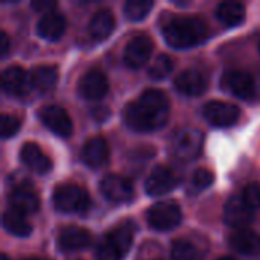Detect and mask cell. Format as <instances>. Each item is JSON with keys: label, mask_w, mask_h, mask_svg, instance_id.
<instances>
[{"label": "cell", "mask_w": 260, "mask_h": 260, "mask_svg": "<svg viewBox=\"0 0 260 260\" xmlns=\"http://www.w3.org/2000/svg\"><path fill=\"white\" fill-rule=\"evenodd\" d=\"M169 102L163 91L146 90L142 96L129 102L123 110L125 123L139 133L161 128L169 119Z\"/></svg>", "instance_id": "cell-1"}, {"label": "cell", "mask_w": 260, "mask_h": 260, "mask_svg": "<svg viewBox=\"0 0 260 260\" xmlns=\"http://www.w3.org/2000/svg\"><path fill=\"white\" fill-rule=\"evenodd\" d=\"M163 35L174 49H189L207 40L209 27L198 17H174L165 24Z\"/></svg>", "instance_id": "cell-2"}, {"label": "cell", "mask_w": 260, "mask_h": 260, "mask_svg": "<svg viewBox=\"0 0 260 260\" xmlns=\"http://www.w3.org/2000/svg\"><path fill=\"white\" fill-rule=\"evenodd\" d=\"M134 239V225L123 222L108 232L98 245V260H122Z\"/></svg>", "instance_id": "cell-3"}, {"label": "cell", "mask_w": 260, "mask_h": 260, "mask_svg": "<svg viewBox=\"0 0 260 260\" xmlns=\"http://www.w3.org/2000/svg\"><path fill=\"white\" fill-rule=\"evenodd\" d=\"M53 204L64 213H84L90 206L87 192L78 184H61L53 192Z\"/></svg>", "instance_id": "cell-4"}, {"label": "cell", "mask_w": 260, "mask_h": 260, "mask_svg": "<svg viewBox=\"0 0 260 260\" xmlns=\"http://www.w3.org/2000/svg\"><path fill=\"white\" fill-rule=\"evenodd\" d=\"M204 136L198 128L186 126L180 129L172 140V154L183 161L197 158L203 149Z\"/></svg>", "instance_id": "cell-5"}, {"label": "cell", "mask_w": 260, "mask_h": 260, "mask_svg": "<svg viewBox=\"0 0 260 260\" xmlns=\"http://www.w3.org/2000/svg\"><path fill=\"white\" fill-rule=\"evenodd\" d=\"M148 222L154 230L158 232H168L171 229H175L181 222V209L174 201H161L154 204L148 210Z\"/></svg>", "instance_id": "cell-6"}, {"label": "cell", "mask_w": 260, "mask_h": 260, "mask_svg": "<svg viewBox=\"0 0 260 260\" xmlns=\"http://www.w3.org/2000/svg\"><path fill=\"white\" fill-rule=\"evenodd\" d=\"M254 219V209L244 200V197H233L224 206V221L227 225L241 230L247 229Z\"/></svg>", "instance_id": "cell-7"}, {"label": "cell", "mask_w": 260, "mask_h": 260, "mask_svg": "<svg viewBox=\"0 0 260 260\" xmlns=\"http://www.w3.org/2000/svg\"><path fill=\"white\" fill-rule=\"evenodd\" d=\"M203 114L213 126L227 128L238 122L241 111L236 105L222 102V101H212L207 102L203 108Z\"/></svg>", "instance_id": "cell-8"}, {"label": "cell", "mask_w": 260, "mask_h": 260, "mask_svg": "<svg viewBox=\"0 0 260 260\" xmlns=\"http://www.w3.org/2000/svg\"><path fill=\"white\" fill-rule=\"evenodd\" d=\"M46 128L59 137H69L73 131V122L69 113L59 105H46L38 113Z\"/></svg>", "instance_id": "cell-9"}, {"label": "cell", "mask_w": 260, "mask_h": 260, "mask_svg": "<svg viewBox=\"0 0 260 260\" xmlns=\"http://www.w3.org/2000/svg\"><path fill=\"white\" fill-rule=\"evenodd\" d=\"M178 183L175 172L168 166H157L146 178L145 190L151 197H161L169 193Z\"/></svg>", "instance_id": "cell-10"}, {"label": "cell", "mask_w": 260, "mask_h": 260, "mask_svg": "<svg viewBox=\"0 0 260 260\" xmlns=\"http://www.w3.org/2000/svg\"><path fill=\"white\" fill-rule=\"evenodd\" d=\"M152 53V41L146 35L134 37L125 47L123 52V62L131 69L143 67Z\"/></svg>", "instance_id": "cell-11"}, {"label": "cell", "mask_w": 260, "mask_h": 260, "mask_svg": "<svg viewBox=\"0 0 260 260\" xmlns=\"http://www.w3.org/2000/svg\"><path fill=\"white\" fill-rule=\"evenodd\" d=\"M222 88L239 99H248L253 96L256 84L250 73L242 70H230L222 76Z\"/></svg>", "instance_id": "cell-12"}, {"label": "cell", "mask_w": 260, "mask_h": 260, "mask_svg": "<svg viewBox=\"0 0 260 260\" xmlns=\"http://www.w3.org/2000/svg\"><path fill=\"white\" fill-rule=\"evenodd\" d=\"M102 195L113 203H128L134 197L131 183L120 175H107L101 181Z\"/></svg>", "instance_id": "cell-13"}, {"label": "cell", "mask_w": 260, "mask_h": 260, "mask_svg": "<svg viewBox=\"0 0 260 260\" xmlns=\"http://www.w3.org/2000/svg\"><path fill=\"white\" fill-rule=\"evenodd\" d=\"M2 85L8 94L24 96L32 88L30 73L18 66H11L2 73Z\"/></svg>", "instance_id": "cell-14"}, {"label": "cell", "mask_w": 260, "mask_h": 260, "mask_svg": "<svg viewBox=\"0 0 260 260\" xmlns=\"http://www.w3.org/2000/svg\"><path fill=\"white\" fill-rule=\"evenodd\" d=\"M78 91L84 99L88 101L102 99L108 91V79L101 70H90L81 78Z\"/></svg>", "instance_id": "cell-15"}, {"label": "cell", "mask_w": 260, "mask_h": 260, "mask_svg": "<svg viewBox=\"0 0 260 260\" xmlns=\"http://www.w3.org/2000/svg\"><path fill=\"white\" fill-rule=\"evenodd\" d=\"M20 158L23 165L37 174H47L52 169V160L44 154V151L37 143H24L20 151Z\"/></svg>", "instance_id": "cell-16"}, {"label": "cell", "mask_w": 260, "mask_h": 260, "mask_svg": "<svg viewBox=\"0 0 260 260\" xmlns=\"http://www.w3.org/2000/svg\"><path fill=\"white\" fill-rule=\"evenodd\" d=\"M9 206L12 210L21 213V215H30L35 213L40 209V198L38 195L27 186L15 187L9 195Z\"/></svg>", "instance_id": "cell-17"}, {"label": "cell", "mask_w": 260, "mask_h": 260, "mask_svg": "<svg viewBox=\"0 0 260 260\" xmlns=\"http://www.w3.org/2000/svg\"><path fill=\"white\" fill-rule=\"evenodd\" d=\"M174 84H175V88L186 96H200L207 88V81L204 75L193 69L181 72L175 78Z\"/></svg>", "instance_id": "cell-18"}, {"label": "cell", "mask_w": 260, "mask_h": 260, "mask_svg": "<svg viewBox=\"0 0 260 260\" xmlns=\"http://www.w3.org/2000/svg\"><path fill=\"white\" fill-rule=\"evenodd\" d=\"M91 235L82 227H64L58 235V247L64 251H76L88 247Z\"/></svg>", "instance_id": "cell-19"}, {"label": "cell", "mask_w": 260, "mask_h": 260, "mask_svg": "<svg viewBox=\"0 0 260 260\" xmlns=\"http://www.w3.org/2000/svg\"><path fill=\"white\" fill-rule=\"evenodd\" d=\"M108 145L102 137H91L82 146L81 157L90 168H101L108 161Z\"/></svg>", "instance_id": "cell-20"}, {"label": "cell", "mask_w": 260, "mask_h": 260, "mask_svg": "<svg viewBox=\"0 0 260 260\" xmlns=\"http://www.w3.org/2000/svg\"><path fill=\"white\" fill-rule=\"evenodd\" d=\"M230 245L239 254L256 256L260 253V235L250 229L236 230L230 236Z\"/></svg>", "instance_id": "cell-21"}, {"label": "cell", "mask_w": 260, "mask_h": 260, "mask_svg": "<svg viewBox=\"0 0 260 260\" xmlns=\"http://www.w3.org/2000/svg\"><path fill=\"white\" fill-rule=\"evenodd\" d=\"M66 26H67V23H66V18L62 14L49 12L40 18V21L37 24V32L44 40L56 41L66 32Z\"/></svg>", "instance_id": "cell-22"}, {"label": "cell", "mask_w": 260, "mask_h": 260, "mask_svg": "<svg viewBox=\"0 0 260 260\" xmlns=\"http://www.w3.org/2000/svg\"><path fill=\"white\" fill-rule=\"evenodd\" d=\"M114 24H116V21H114V15L111 14V11L101 9L90 20L88 32L93 40L102 41L111 35V32L114 30Z\"/></svg>", "instance_id": "cell-23"}, {"label": "cell", "mask_w": 260, "mask_h": 260, "mask_svg": "<svg viewBox=\"0 0 260 260\" xmlns=\"http://www.w3.org/2000/svg\"><path fill=\"white\" fill-rule=\"evenodd\" d=\"M32 88L47 93L52 91L58 82V70L55 66H38L30 72Z\"/></svg>", "instance_id": "cell-24"}, {"label": "cell", "mask_w": 260, "mask_h": 260, "mask_svg": "<svg viewBox=\"0 0 260 260\" xmlns=\"http://www.w3.org/2000/svg\"><path fill=\"white\" fill-rule=\"evenodd\" d=\"M216 17L225 26H238L245 20V8L239 2H222L216 8Z\"/></svg>", "instance_id": "cell-25"}, {"label": "cell", "mask_w": 260, "mask_h": 260, "mask_svg": "<svg viewBox=\"0 0 260 260\" xmlns=\"http://www.w3.org/2000/svg\"><path fill=\"white\" fill-rule=\"evenodd\" d=\"M3 227L8 233L18 236V238H26L32 232V225L27 222L26 216L12 209L3 213Z\"/></svg>", "instance_id": "cell-26"}, {"label": "cell", "mask_w": 260, "mask_h": 260, "mask_svg": "<svg viewBox=\"0 0 260 260\" xmlns=\"http://www.w3.org/2000/svg\"><path fill=\"white\" fill-rule=\"evenodd\" d=\"M152 6L154 3L149 0H128L123 6V12L128 20L139 21V20H143L149 14Z\"/></svg>", "instance_id": "cell-27"}, {"label": "cell", "mask_w": 260, "mask_h": 260, "mask_svg": "<svg viewBox=\"0 0 260 260\" xmlns=\"http://www.w3.org/2000/svg\"><path fill=\"white\" fill-rule=\"evenodd\" d=\"M171 256L172 260H198V251L189 241L178 239L172 244Z\"/></svg>", "instance_id": "cell-28"}, {"label": "cell", "mask_w": 260, "mask_h": 260, "mask_svg": "<svg viewBox=\"0 0 260 260\" xmlns=\"http://www.w3.org/2000/svg\"><path fill=\"white\" fill-rule=\"evenodd\" d=\"M172 69H174L172 58L168 56V55H160L149 66V76L152 79H163L172 72Z\"/></svg>", "instance_id": "cell-29"}, {"label": "cell", "mask_w": 260, "mask_h": 260, "mask_svg": "<svg viewBox=\"0 0 260 260\" xmlns=\"http://www.w3.org/2000/svg\"><path fill=\"white\" fill-rule=\"evenodd\" d=\"M213 181H215L213 172L209 171V169H204V168L195 171V174L192 175V187L197 192H201V190L210 187L213 184Z\"/></svg>", "instance_id": "cell-30"}, {"label": "cell", "mask_w": 260, "mask_h": 260, "mask_svg": "<svg viewBox=\"0 0 260 260\" xmlns=\"http://www.w3.org/2000/svg\"><path fill=\"white\" fill-rule=\"evenodd\" d=\"M20 129V119L11 114H3L2 116V136L5 139H9L15 136Z\"/></svg>", "instance_id": "cell-31"}, {"label": "cell", "mask_w": 260, "mask_h": 260, "mask_svg": "<svg viewBox=\"0 0 260 260\" xmlns=\"http://www.w3.org/2000/svg\"><path fill=\"white\" fill-rule=\"evenodd\" d=\"M244 200L253 207V209H260V183H251L244 189L242 193Z\"/></svg>", "instance_id": "cell-32"}, {"label": "cell", "mask_w": 260, "mask_h": 260, "mask_svg": "<svg viewBox=\"0 0 260 260\" xmlns=\"http://www.w3.org/2000/svg\"><path fill=\"white\" fill-rule=\"evenodd\" d=\"M30 6L37 12H46V14H49V12H52L50 9L56 6V3L55 2H49V0H37V2H32Z\"/></svg>", "instance_id": "cell-33"}, {"label": "cell", "mask_w": 260, "mask_h": 260, "mask_svg": "<svg viewBox=\"0 0 260 260\" xmlns=\"http://www.w3.org/2000/svg\"><path fill=\"white\" fill-rule=\"evenodd\" d=\"M0 40H2V46H0V49H2V56H5V55L8 53V49H9V38H8V35H6L5 32H2Z\"/></svg>", "instance_id": "cell-34"}, {"label": "cell", "mask_w": 260, "mask_h": 260, "mask_svg": "<svg viewBox=\"0 0 260 260\" xmlns=\"http://www.w3.org/2000/svg\"><path fill=\"white\" fill-rule=\"evenodd\" d=\"M21 260H46V259H41V257H26V259H21Z\"/></svg>", "instance_id": "cell-35"}, {"label": "cell", "mask_w": 260, "mask_h": 260, "mask_svg": "<svg viewBox=\"0 0 260 260\" xmlns=\"http://www.w3.org/2000/svg\"><path fill=\"white\" fill-rule=\"evenodd\" d=\"M219 260H235V259H232V257H222V259H219Z\"/></svg>", "instance_id": "cell-36"}, {"label": "cell", "mask_w": 260, "mask_h": 260, "mask_svg": "<svg viewBox=\"0 0 260 260\" xmlns=\"http://www.w3.org/2000/svg\"><path fill=\"white\" fill-rule=\"evenodd\" d=\"M2 260H8V257H6V256H3V257H2Z\"/></svg>", "instance_id": "cell-37"}, {"label": "cell", "mask_w": 260, "mask_h": 260, "mask_svg": "<svg viewBox=\"0 0 260 260\" xmlns=\"http://www.w3.org/2000/svg\"><path fill=\"white\" fill-rule=\"evenodd\" d=\"M259 49H260V46H259Z\"/></svg>", "instance_id": "cell-38"}]
</instances>
